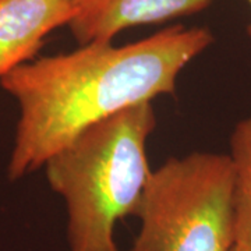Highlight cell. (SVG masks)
I'll return each mask as SVG.
<instances>
[{
    "label": "cell",
    "instance_id": "cell-4",
    "mask_svg": "<svg viewBox=\"0 0 251 251\" xmlns=\"http://www.w3.org/2000/svg\"><path fill=\"white\" fill-rule=\"evenodd\" d=\"M212 0H72L67 27L78 45L112 42L126 29L202 11Z\"/></svg>",
    "mask_w": 251,
    "mask_h": 251
},
{
    "label": "cell",
    "instance_id": "cell-7",
    "mask_svg": "<svg viewBox=\"0 0 251 251\" xmlns=\"http://www.w3.org/2000/svg\"><path fill=\"white\" fill-rule=\"evenodd\" d=\"M247 1V4L250 6V14H251V0H246ZM247 35L251 38V16H250V23H249V25H247Z\"/></svg>",
    "mask_w": 251,
    "mask_h": 251
},
{
    "label": "cell",
    "instance_id": "cell-3",
    "mask_svg": "<svg viewBox=\"0 0 251 251\" xmlns=\"http://www.w3.org/2000/svg\"><path fill=\"white\" fill-rule=\"evenodd\" d=\"M127 251H234L233 176L227 153L196 151L152 171Z\"/></svg>",
    "mask_w": 251,
    "mask_h": 251
},
{
    "label": "cell",
    "instance_id": "cell-1",
    "mask_svg": "<svg viewBox=\"0 0 251 251\" xmlns=\"http://www.w3.org/2000/svg\"><path fill=\"white\" fill-rule=\"evenodd\" d=\"M214 42L205 27L173 25L137 42H91L38 56L0 81L18 120L7 177L23 179L78 135L126 109L173 95L180 73Z\"/></svg>",
    "mask_w": 251,
    "mask_h": 251
},
{
    "label": "cell",
    "instance_id": "cell-8",
    "mask_svg": "<svg viewBox=\"0 0 251 251\" xmlns=\"http://www.w3.org/2000/svg\"><path fill=\"white\" fill-rule=\"evenodd\" d=\"M234 251H249L246 247H243V246H239V244H236V247H234Z\"/></svg>",
    "mask_w": 251,
    "mask_h": 251
},
{
    "label": "cell",
    "instance_id": "cell-6",
    "mask_svg": "<svg viewBox=\"0 0 251 251\" xmlns=\"http://www.w3.org/2000/svg\"><path fill=\"white\" fill-rule=\"evenodd\" d=\"M227 156L233 176L236 244L251 251V110L234 126Z\"/></svg>",
    "mask_w": 251,
    "mask_h": 251
},
{
    "label": "cell",
    "instance_id": "cell-2",
    "mask_svg": "<svg viewBox=\"0 0 251 251\" xmlns=\"http://www.w3.org/2000/svg\"><path fill=\"white\" fill-rule=\"evenodd\" d=\"M156 127L152 102L82 131L46 161V179L67 212L70 251H120L115 229L137 215L152 175L147 144Z\"/></svg>",
    "mask_w": 251,
    "mask_h": 251
},
{
    "label": "cell",
    "instance_id": "cell-5",
    "mask_svg": "<svg viewBox=\"0 0 251 251\" xmlns=\"http://www.w3.org/2000/svg\"><path fill=\"white\" fill-rule=\"evenodd\" d=\"M72 17V0H0V81L38 57L46 38Z\"/></svg>",
    "mask_w": 251,
    "mask_h": 251
}]
</instances>
